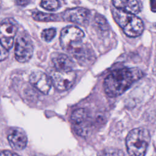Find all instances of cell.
Returning a JSON list of instances; mask_svg holds the SVG:
<instances>
[{
	"label": "cell",
	"mask_w": 156,
	"mask_h": 156,
	"mask_svg": "<svg viewBox=\"0 0 156 156\" xmlns=\"http://www.w3.org/2000/svg\"><path fill=\"white\" fill-rule=\"evenodd\" d=\"M15 1H16V2L18 4L21 5H26L30 1V0H15Z\"/></svg>",
	"instance_id": "22"
},
{
	"label": "cell",
	"mask_w": 156,
	"mask_h": 156,
	"mask_svg": "<svg viewBox=\"0 0 156 156\" xmlns=\"http://www.w3.org/2000/svg\"><path fill=\"white\" fill-rule=\"evenodd\" d=\"M30 83L43 94H48L51 88L52 82L45 73L40 71H34L29 76Z\"/></svg>",
	"instance_id": "10"
},
{
	"label": "cell",
	"mask_w": 156,
	"mask_h": 156,
	"mask_svg": "<svg viewBox=\"0 0 156 156\" xmlns=\"http://www.w3.org/2000/svg\"><path fill=\"white\" fill-rule=\"evenodd\" d=\"M143 76V73L136 68H126L115 70L104 80L105 92L110 97L121 95Z\"/></svg>",
	"instance_id": "1"
},
{
	"label": "cell",
	"mask_w": 156,
	"mask_h": 156,
	"mask_svg": "<svg viewBox=\"0 0 156 156\" xmlns=\"http://www.w3.org/2000/svg\"><path fill=\"white\" fill-rule=\"evenodd\" d=\"M71 121L75 132L79 135L85 136L90 129V119L88 112L84 108L74 110L71 116Z\"/></svg>",
	"instance_id": "7"
},
{
	"label": "cell",
	"mask_w": 156,
	"mask_h": 156,
	"mask_svg": "<svg viewBox=\"0 0 156 156\" xmlns=\"http://www.w3.org/2000/svg\"><path fill=\"white\" fill-rule=\"evenodd\" d=\"M151 10L153 12H156V0H150Z\"/></svg>",
	"instance_id": "21"
},
{
	"label": "cell",
	"mask_w": 156,
	"mask_h": 156,
	"mask_svg": "<svg viewBox=\"0 0 156 156\" xmlns=\"http://www.w3.org/2000/svg\"><path fill=\"white\" fill-rule=\"evenodd\" d=\"M149 131L144 128L132 130L126 137V147L130 156H144L150 142Z\"/></svg>",
	"instance_id": "2"
},
{
	"label": "cell",
	"mask_w": 156,
	"mask_h": 156,
	"mask_svg": "<svg viewBox=\"0 0 156 156\" xmlns=\"http://www.w3.org/2000/svg\"><path fill=\"white\" fill-rule=\"evenodd\" d=\"M17 30V24L12 18L5 19L0 23V42L7 50L13 46Z\"/></svg>",
	"instance_id": "6"
},
{
	"label": "cell",
	"mask_w": 156,
	"mask_h": 156,
	"mask_svg": "<svg viewBox=\"0 0 156 156\" xmlns=\"http://www.w3.org/2000/svg\"><path fill=\"white\" fill-rule=\"evenodd\" d=\"M52 62L57 71H73L74 63L68 55L62 53H55L52 57Z\"/></svg>",
	"instance_id": "11"
},
{
	"label": "cell",
	"mask_w": 156,
	"mask_h": 156,
	"mask_svg": "<svg viewBox=\"0 0 156 156\" xmlns=\"http://www.w3.org/2000/svg\"><path fill=\"white\" fill-rule=\"evenodd\" d=\"M32 18L38 21H55L58 20V16L56 14L46 13L41 12H35L32 13Z\"/></svg>",
	"instance_id": "14"
},
{
	"label": "cell",
	"mask_w": 156,
	"mask_h": 156,
	"mask_svg": "<svg viewBox=\"0 0 156 156\" xmlns=\"http://www.w3.org/2000/svg\"><path fill=\"white\" fill-rule=\"evenodd\" d=\"M41 6L49 11H54L58 9L60 4L58 0H41Z\"/></svg>",
	"instance_id": "16"
},
{
	"label": "cell",
	"mask_w": 156,
	"mask_h": 156,
	"mask_svg": "<svg viewBox=\"0 0 156 156\" xmlns=\"http://www.w3.org/2000/svg\"><path fill=\"white\" fill-rule=\"evenodd\" d=\"M83 32L76 26H67L62 29L60 36L62 48L72 54L83 43Z\"/></svg>",
	"instance_id": "4"
},
{
	"label": "cell",
	"mask_w": 156,
	"mask_h": 156,
	"mask_svg": "<svg viewBox=\"0 0 156 156\" xmlns=\"http://www.w3.org/2000/svg\"><path fill=\"white\" fill-rule=\"evenodd\" d=\"M9 55L8 50L0 42V62L5 60Z\"/></svg>",
	"instance_id": "19"
},
{
	"label": "cell",
	"mask_w": 156,
	"mask_h": 156,
	"mask_svg": "<svg viewBox=\"0 0 156 156\" xmlns=\"http://www.w3.org/2000/svg\"><path fill=\"white\" fill-rule=\"evenodd\" d=\"M8 141L13 149L20 151L26 146L27 138L25 133L21 129H13L9 134Z\"/></svg>",
	"instance_id": "12"
},
{
	"label": "cell",
	"mask_w": 156,
	"mask_h": 156,
	"mask_svg": "<svg viewBox=\"0 0 156 156\" xmlns=\"http://www.w3.org/2000/svg\"><path fill=\"white\" fill-rule=\"evenodd\" d=\"M112 13L116 22L126 35L130 37H136L143 32L144 24L142 20L134 14L117 9H114Z\"/></svg>",
	"instance_id": "3"
},
{
	"label": "cell",
	"mask_w": 156,
	"mask_h": 156,
	"mask_svg": "<svg viewBox=\"0 0 156 156\" xmlns=\"http://www.w3.org/2000/svg\"><path fill=\"white\" fill-rule=\"evenodd\" d=\"M34 46L29 35L23 33L20 35L15 46V57L19 62L24 63L29 61L32 56Z\"/></svg>",
	"instance_id": "5"
},
{
	"label": "cell",
	"mask_w": 156,
	"mask_h": 156,
	"mask_svg": "<svg viewBox=\"0 0 156 156\" xmlns=\"http://www.w3.org/2000/svg\"><path fill=\"white\" fill-rule=\"evenodd\" d=\"M52 84L60 91L67 90L71 87L76 80V74L73 71L52 72L51 76Z\"/></svg>",
	"instance_id": "8"
},
{
	"label": "cell",
	"mask_w": 156,
	"mask_h": 156,
	"mask_svg": "<svg viewBox=\"0 0 156 156\" xmlns=\"http://www.w3.org/2000/svg\"><path fill=\"white\" fill-rule=\"evenodd\" d=\"M98 156H124L123 152L117 148L107 147L101 150Z\"/></svg>",
	"instance_id": "15"
},
{
	"label": "cell",
	"mask_w": 156,
	"mask_h": 156,
	"mask_svg": "<svg viewBox=\"0 0 156 156\" xmlns=\"http://www.w3.org/2000/svg\"><path fill=\"white\" fill-rule=\"evenodd\" d=\"M0 156H19L16 153L10 151H3L2 152H0Z\"/></svg>",
	"instance_id": "20"
},
{
	"label": "cell",
	"mask_w": 156,
	"mask_h": 156,
	"mask_svg": "<svg viewBox=\"0 0 156 156\" xmlns=\"http://www.w3.org/2000/svg\"><path fill=\"white\" fill-rule=\"evenodd\" d=\"M56 34V30L54 28H49L44 29L41 32L42 39L47 42L51 41Z\"/></svg>",
	"instance_id": "18"
},
{
	"label": "cell",
	"mask_w": 156,
	"mask_h": 156,
	"mask_svg": "<svg viewBox=\"0 0 156 156\" xmlns=\"http://www.w3.org/2000/svg\"><path fill=\"white\" fill-rule=\"evenodd\" d=\"M94 22L96 24L97 26L102 30H108V29L110 28V26L106 19L101 15H96V16H94Z\"/></svg>",
	"instance_id": "17"
},
{
	"label": "cell",
	"mask_w": 156,
	"mask_h": 156,
	"mask_svg": "<svg viewBox=\"0 0 156 156\" xmlns=\"http://www.w3.org/2000/svg\"><path fill=\"white\" fill-rule=\"evenodd\" d=\"M90 17V12L82 7H76L66 10L63 13V20L81 26L87 25Z\"/></svg>",
	"instance_id": "9"
},
{
	"label": "cell",
	"mask_w": 156,
	"mask_h": 156,
	"mask_svg": "<svg viewBox=\"0 0 156 156\" xmlns=\"http://www.w3.org/2000/svg\"><path fill=\"white\" fill-rule=\"evenodd\" d=\"M114 7L118 9L132 14H136L140 12V6L136 0H112Z\"/></svg>",
	"instance_id": "13"
}]
</instances>
